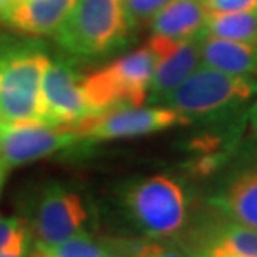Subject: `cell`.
<instances>
[{"mask_svg": "<svg viewBox=\"0 0 257 257\" xmlns=\"http://www.w3.org/2000/svg\"><path fill=\"white\" fill-rule=\"evenodd\" d=\"M116 207L124 226L143 239L173 240L192 219L190 194L175 176L135 177L120 186Z\"/></svg>", "mask_w": 257, "mask_h": 257, "instance_id": "6da1fadb", "label": "cell"}, {"mask_svg": "<svg viewBox=\"0 0 257 257\" xmlns=\"http://www.w3.org/2000/svg\"><path fill=\"white\" fill-rule=\"evenodd\" d=\"M50 63L39 37L0 32V119L16 124L40 123V86Z\"/></svg>", "mask_w": 257, "mask_h": 257, "instance_id": "7a4b0ae2", "label": "cell"}, {"mask_svg": "<svg viewBox=\"0 0 257 257\" xmlns=\"http://www.w3.org/2000/svg\"><path fill=\"white\" fill-rule=\"evenodd\" d=\"M133 29L123 0H74L53 37L70 57L96 59L126 46Z\"/></svg>", "mask_w": 257, "mask_h": 257, "instance_id": "3957f363", "label": "cell"}, {"mask_svg": "<svg viewBox=\"0 0 257 257\" xmlns=\"http://www.w3.org/2000/svg\"><path fill=\"white\" fill-rule=\"evenodd\" d=\"M257 97V76L230 74L200 64L163 106L177 111L189 124L230 117Z\"/></svg>", "mask_w": 257, "mask_h": 257, "instance_id": "277c9868", "label": "cell"}, {"mask_svg": "<svg viewBox=\"0 0 257 257\" xmlns=\"http://www.w3.org/2000/svg\"><path fill=\"white\" fill-rule=\"evenodd\" d=\"M155 72V59L149 46L117 59L84 77L83 92L93 117L107 111L142 106Z\"/></svg>", "mask_w": 257, "mask_h": 257, "instance_id": "5b68a950", "label": "cell"}, {"mask_svg": "<svg viewBox=\"0 0 257 257\" xmlns=\"http://www.w3.org/2000/svg\"><path fill=\"white\" fill-rule=\"evenodd\" d=\"M26 223L35 244L49 246L89 231L92 211L79 193L53 182L37 193Z\"/></svg>", "mask_w": 257, "mask_h": 257, "instance_id": "8992f818", "label": "cell"}, {"mask_svg": "<svg viewBox=\"0 0 257 257\" xmlns=\"http://www.w3.org/2000/svg\"><path fill=\"white\" fill-rule=\"evenodd\" d=\"M83 77L67 57L50 59L40 86V123L50 127H74L93 117L83 92Z\"/></svg>", "mask_w": 257, "mask_h": 257, "instance_id": "52a82bcc", "label": "cell"}, {"mask_svg": "<svg viewBox=\"0 0 257 257\" xmlns=\"http://www.w3.org/2000/svg\"><path fill=\"white\" fill-rule=\"evenodd\" d=\"M187 124L189 123L170 107L132 106L89 117L72 128L86 142H101L150 135L175 126Z\"/></svg>", "mask_w": 257, "mask_h": 257, "instance_id": "ba28073f", "label": "cell"}, {"mask_svg": "<svg viewBox=\"0 0 257 257\" xmlns=\"http://www.w3.org/2000/svg\"><path fill=\"white\" fill-rule=\"evenodd\" d=\"M82 140L70 127L16 124L3 120L0 124V166L10 170L70 149Z\"/></svg>", "mask_w": 257, "mask_h": 257, "instance_id": "9c48e42d", "label": "cell"}, {"mask_svg": "<svg viewBox=\"0 0 257 257\" xmlns=\"http://www.w3.org/2000/svg\"><path fill=\"white\" fill-rule=\"evenodd\" d=\"M147 46L155 59V72L146 101L150 106H163L167 97L202 64L199 39L173 40L152 35Z\"/></svg>", "mask_w": 257, "mask_h": 257, "instance_id": "30bf717a", "label": "cell"}, {"mask_svg": "<svg viewBox=\"0 0 257 257\" xmlns=\"http://www.w3.org/2000/svg\"><path fill=\"white\" fill-rule=\"evenodd\" d=\"M207 203L229 220L257 230V166L243 167L224 177Z\"/></svg>", "mask_w": 257, "mask_h": 257, "instance_id": "8fae6325", "label": "cell"}, {"mask_svg": "<svg viewBox=\"0 0 257 257\" xmlns=\"http://www.w3.org/2000/svg\"><path fill=\"white\" fill-rule=\"evenodd\" d=\"M73 3L74 0H12L0 22L20 35L53 36Z\"/></svg>", "mask_w": 257, "mask_h": 257, "instance_id": "7c38bea8", "label": "cell"}, {"mask_svg": "<svg viewBox=\"0 0 257 257\" xmlns=\"http://www.w3.org/2000/svg\"><path fill=\"white\" fill-rule=\"evenodd\" d=\"M207 10L200 0H169L150 20L153 35L193 40L204 35Z\"/></svg>", "mask_w": 257, "mask_h": 257, "instance_id": "4fadbf2b", "label": "cell"}, {"mask_svg": "<svg viewBox=\"0 0 257 257\" xmlns=\"http://www.w3.org/2000/svg\"><path fill=\"white\" fill-rule=\"evenodd\" d=\"M202 64L220 72L257 76V43L204 35L199 39Z\"/></svg>", "mask_w": 257, "mask_h": 257, "instance_id": "5bb4252c", "label": "cell"}, {"mask_svg": "<svg viewBox=\"0 0 257 257\" xmlns=\"http://www.w3.org/2000/svg\"><path fill=\"white\" fill-rule=\"evenodd\" d=\"M204 35L229 40L257 43V10L220 13L207 12Z\"/></svg>", "mask_w": 257, "mask_h": 257, "instance_id": "9a60e30c", "label": "cell"}, {"mask_svg": "<svg viewBox=\"0 0 257 257\" xmlns=\"http://www.w3.org/2000/svg\"><path fill=\"white\" fill-rule=\"evenodd\" d=\"M50 257H100L106 250L104 239H96L89 231H83L56 244H35Z\"/></svg>", "mask_w": 257, "mask_h": 257, "instance_id": "2e32d148", "label": "cell"}, {"mask_svg": "<svg viewBox=\"0 0 257 257\" xmlns=\"http://www.w3.org/2000/svg\"><path fill=\"white\" fill-rule=\"evenodd\" d=\"M133 257H190L175 240L128 239Z\"/></svg>", "mask_w": 257, "mask_h": 257, "instance_id": "e0dca14e", "label": "cell"}, {"mask_svg": "<svg viewBox=\"0 0 257 257\" xmlns=\"http://www.w3.org/2000/svg\"><path fill=\"white\" fill-rule=\"evenodd\" d=\"M167 2L169 0H123L128 18L135 28L147 20H152Z\"/></svg>", "mask_w": 257, "mask_h": 257, "instance_id": "ac0fdd59", "label": "cell"}, {"mask_svg": "<svg viewBox=\"0 0 257 257\" xmlns=\"http://www.w3.org/2000/svg\"><path fill=\"white\" fill-rule=\"evenodd\" d=\"M30 241H32V233L29 230L26 220L23 219V223L15 231L9 243L0 250V257H29Z\"/></svg>", "mask_w": 257, "mask_h": 257, "instance_id": "d6986e66", "label": "cell"}, {"mask_svg": "<svg viewBox=\"0 0 257 257\" xmlns=\"http://www.w3.org/2000/svg\"><path fill=\"white\" fill-rule=\"evenodd\" d=\"M200 2L209 13L257 10V0H200Z\"/></svg>", "mask_w": 257, "mask_h": 257, "instance_id": "ffe728a7", "label": "cell"}, {"mask_svg": "<svg viewBox=\"0 0 257 257\" xmlns=\"http://www.w3.org/2000/svg\"><path fill=\"white\" fill-rule=\"evenodd\" d=\"M183 248L190 257H240L216 243H199Z\"/></svg>", "mask_w": 257, "mask_h": 257, "instance_id": "44dd1931", "label": "cell"}, {"mask_svg": "<svg viewBox=\"0 0 257 257\" xmlns=\"http://www.w3.org/2000/svg\"><path fill=\"white\" fill-rule=\"evenodd\" d=\"M106 250L100 257H133L127 247L126 237L120 239H104Z\"/></svg>", "mask_w": 257, "mask_h": 257, "instance_id": "7402d4cb", "label": "cell"}, {"mask_svg": "<svg viewBox=\"0 0 257 257\" xmlns=\"http://www.w3.org/2000/svg\"><path fill=\"white\" fill-rule=\"evenodd\" d=\"M22 223L23 219L20 217H0V250L9 243Z\"/></svg>", "mask_w": 257, "mask_h": 257, "instance_id": "603a6c76", "label": "cell"}, {"mask_svg": "<svg viewBox=\"0 0 257 257\" xmlns=\"http://www.w3.org/2000/svg\"><path fill=\"white\" fill-rule=\"evenodd\" d=\"M250 121H251V127H253V130H254V133H256L257 136V100L253 104L251 110H250Z\"/></svg>", "mask_w": 257, "mask_h": 257, "instance_id": "cb8c5ba5", "label": "cell"}, {"mask_svg": "<svg viewBox=\"0 0 257 257\" xmlns=\"http://www.w3.org/2000/svg\"><path fill=\"white\" fill-rule=\"evenodd\" d=\"M8 173H9V170H8L6 167L0 166V192H2V189H3V186H5V182H6Z\"/></svg>", "mask_w": 257, "mask_h": 257, "instance_id": "d4e9b609", "label": "cell"}, {"mask_svg": "<svg viewBox=\"0 0 257 257\" xmlns=\"http://www.w3.org/2000/svg\"><path fill=\"white\" fill-rule=\"evenodd\" d=\"M29 257H50V256L47 254L46 251H43L40 247H36V246H35V250L29 254Z\"/></svg>", "mask_w": 257, "mask_h": 257, "instance_id": "484cf974", "label": "cell"}, {"mask_svg": "<svg viewBox=\"0 0 257 257\" xmlns=\"http://www.w3.org/2000/svg\"><path fill=\"white\" fill-rule=\"evenodd\" d=\"M10 3H12V0H0V19L5 15V12L9 8Z\"/></svg>", "mask_w": 257, "mask_h": 257, "instance_id": "4316f807", "label": "cell"}, {"mask_svg": "<svg viewBox=\"0 0 257 257\" xmlns=\"http://www.w3.org/2000/svg\"><path fill=\"white\" fill-rule=\"evenodd\" d=\"M2 121H3V120H2V119H0V123H2Z\"/></svg>", "mask_w": 257, "mask_h": 257, "instance_id": "83f0119b", "label": "cell"}]
</instances>
